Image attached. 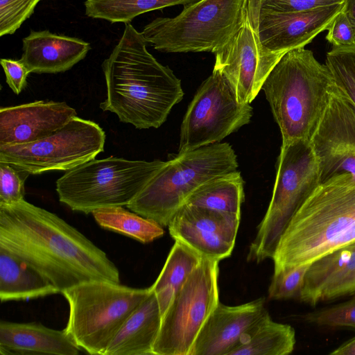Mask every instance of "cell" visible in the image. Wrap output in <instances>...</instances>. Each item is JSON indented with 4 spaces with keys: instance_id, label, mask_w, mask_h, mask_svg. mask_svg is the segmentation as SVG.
<instances>
[{
    "instance_id": "cell-1",
    "label": "cell",
    "mask_w": 355,
    "mask_h": 355,
    "mask_svg": "<svg viewBox=\"0 0 355 355\" xmlns=\"http://www.w3.org/2000/svg\"><path fill=\"white\" fill-rule=\"evenodd\" d=\"M0 248L61 293L89 281L120 283L119 271L105 252L58 215L24 199L0 205Z\"/></svg>"
},
{
    "instance_id": "cell-2",
    "label": "cell",
    "mask_w": 355,
    "mask_h": 355,
    "mask_svg": "<svg viewBox=\"0 0 355 355\" xmlns=\"http://www.w3.org/2000/svg\"><path fill=\"white\" fill-rule=\"evenodd\" d=\"M147 44L141 33L125 24L102 64L107 96L100 108L137 129L160 127L184 96L181 80L148 51Z\"/></svg>"
},
{
    "instance_id": "cell-3",
    "label": "cell",
    "mask_w": 355,
    "mask_h": 355,
    "mask_svg": "<svg viewBox=\"0 0 355 355\" xmlns=\"http://www.w3.org/2000/svg\"><path fill=\"white\" fill-rule=\"evenodd\" d=\"M355 241V177L320 182L296 211L272 258L274 270L311 264Z\"/></svg>"
},
{
    "instance_id": "cell-4",
    "label": "cell",
    "mask_w": 355,
    "mask_h": 355,
    "mask_svg": "<svg viewBox=\"0 0 355 355\" xmlns=\"http://www.w3.org/2000/svg\"><path fill=\"white\" fill-rule=\"evenodd\" d=\"M334 86L329 68L311 50L295 49L280 58L261 90L279 128L282 145L311 141Z\"/></svg>"
},
{
    "instance_id": "cell-5",
    "label": "cell",
    "mask_w": 355,
    "mask_h": 355,
    "mask_svg": "<svg viewBox=\"0 0 355 355\" xmlns=\"http://www.w3.org/2000/svg\"><path fill=\"white\" fill-rule=\"evenodd\" d=\"M237 156L228 143L217 142L179 154L165 162L126 207L167 227L189 196L205 182L235 171Z\"/></svg>"
},
{
    "instance_id": "cell-6",
    "label": "cell",
    "mask_w": 355,
    "mask_h": 355,
    "mask_svg": "<svg viewBox=\"0 0 355 355\" xmlns=\"http://www.w3.org/2000/svg\"><path fill=\"white\" fill-rule=\"evenodd\" d=\"M155 159H93L70 170L56 181L59 200L85 214L104 207L127 206L164 166Z\"/></svg>"
},
{
    "instance_id": "cell-7",
    "label": "cell",
    "mask_w": 355,
    "mask_h": 355,
    "mask_svg": "<svg viewBox=\"0 0 355 355\" xmlns=\"http://www.w3.org/2000/svg\"><path fill=\"white\" fill-rule=\"evenodd\" d=\"M152 291V286L132 288L103 280L77 284L62 293L69 306L64 329L81 349L104 355L123 323Z\"/></svg>"
},
{
    "instance_id": "cell-8",
    "label": "cell",
    "mask_w": 355,
    "mask_h": 355,
    "mask_svg": "<svg viewBox=\"0 0 355 355\" xmlns=\"http://www.w3.org/2000/svg\"><path fill=\"white\" fill-rule=\"evenodd\" d=\"M248 0H200L174 17H157L141 32L146 42L166 53H215L243 24Z\"/></svg>"
},
{
    "instance_id": "cell-9",
    "label": "cell",
    "mask_w": 355,
    "mask_h": 355,
    "mask_svg": "<svg viewBox=\"0 0 355 355\" xmlns=\"http://www.w3.org/2000/svg\"><path fill=\"white\" fill-rule=\"evenodd\" d=\"M272 198L249 247L247 259H272L293 216L320 183L318 159L309 141L282 145Z\"/></svg>"
},
{
    "instance_id": "cell-10",
    "label": "cell",
    "mask_w": 355,
    "mask_h": 355,
    "mask_svg": "<svg viewBox=\"0 0 355 355\" xmlns=\"http://www.w3.org/2000/svg\"><path fill=\"white\" fill-rule=\"evenodd\" d=\"M220 261L202 257L162 318L153 355H190L196 337L219 301Z\"/></svg>"
},
{
    "instance_id": "cell-11",
    "label": "cell",
    "mask_w": 355,
    "mask_h": 355,
    "mask_svg": "<svg viewBox=\"0 0 355 355\" xmlns=\"http://www.w3.org/2000/svg\"><path fill=\"white\" fill-rule=\"evenodd\" d=\"M252 115L250 104L239 103L225 77L213 69L183 117L178 153L220 142L249 123Z\"/></svg>"
},
{
    "instance_id": "cell-12",
    "label": "cell",
    "mask_w": 355,
    "mask_h": 355,
    "mask_svg": "<svg viewBox=\"0 0 355 355\" xmlns=\"http://www.w3.org/2000/svg\"><path fill=\"white\" fill-rule=\"evenodd\" d=\"M105 132L96 123L76 116L49 135L33 142L0 146V162L31 174L68 171L103 152Z\"/></svg>"
},
{
    "instance_id": "cell-13",
    "label": "cell",
    "mask_w": 355,
    "mask_h": 355,
    "mask_svg": "<svg viewBox=\"0 0 355 355\" xmlns=\"http://www.w3.org/2000/svg\"><path fill=\"white\" fill-rule=\"evenodd\" d=\"M259 0H248L243 24L215 55L214 69L230 84L238 101L250 103L267 76L285 54L271 51L261 44L257 31Z\"/></svg>"
},
{
    "instance_id": "cell-14",
    "label": "cell",
    "mask_w": 355,
    "mask_h": 355,
    "mask_svg": "<svg viewBox=\"0 0 355 355\" xmlns=\"http://www.w3.org/2000/svg\"><path fill=\"white\" fill-rule=\"evenodd\" d=\"M310 143L320 182L343 173L355 177V105L336 84Z\"/></svg>"
},
{
    "instance_id": "cell-15",
    "label": "cell",
    "mask_w": 355,
    "mask_h": 355,
    "mask_svg": "<svg viewBox=\"0 0 355 355\" xmlns=\"http://www.w3.org/2000/svg\"><path fill=\"white\" fill-rule=\"evenodd\" d=\"M241 216L191 205H183L168 228L175 241L190 247L202 257L220 261L234 249Z\"/></svg>"
},
{
    "instance_id": "cell-16",
    "label": "cell",
    "mask_w": 355,
    "mask_h": 355,
    "mask_svg": "<svg viewBox=\"0 0 355 355\" xmlns=\"http://www.w3.org/2000/svg\"><path fill=\"white\" fill-rule=\"evenodd\" d=\"M344 3L305 12H276L261 9L257 16V31L263 46L268 50L286 53L305 47L317 35L327 30Z\"/></svg>"
},
{
    "instance_id": "cell-17",
    "label": "cell",
    "mask_w": 355,
    "mask_h": 355,
    "mask_svg": "<svg viewBox=\"0 0 355 355\" xmlns=\"http://www.w3.org/2000/svg\"><path fill=\"white\" fill-rule=\"evenodd\" d=\"M263 297L236 306L220 302L204 323L190 355H230L268 313Z\"/></svg>"
},
{
    "instance_id": "cell-18",
    "label": "cell",
    "mask_w": 355,
    "mask_h": 355,
    "mask_svg": "<svg viewBox=\"0 0 355 355\" xmlns=\"http://www.w3.org/2000/svg\"><path fill=\"white\" fill-rule=\"evenodd\" d=\"M78 116L65 102L37 101L0 109V146L35 141Z\"/></svg>"
},
{
    "instance_id": "cell-19",
    "label": "cell",
    "mask_w": 355,
    "mask_h": 355,
    "mask_svg": "<svg viewBox=\"0 0 355 355\" xmlns=\"http://www.w3.org/2000/svg\"><path fill=\"white\" fill-rule=\"evenodd\" d=\"M19 60L30 73H57L66 71L84 59L89 43L49 31H31L22 40Z\"/></svg>"
},
{
    "instance_id": "cell-20",
    "label": "cell",
    "mask_w": 355,
    "mask_h": 355,
    "mask_svg": "<svg viewBox=\"0 0 355 355\" xmlns=\"http://www.w3.org/2000/svg\"><path fill=\"white\" fill-rule=\"evenodd\" d=\"M80 350L65 329L57 330L37 322H0L1 355H77Z\"/></svg>"
},
{
    "instance_id": "cell-21",
    "label": "cell",
    "mask_w": 355,
    "mask_h": 355,
    "mask_svg": "<svg viewBox=\"0 0 355 355\" xmlns=\"http://www.w3.org/2000/svg\"><path fill=\"white\" fill-rule=\"evenodd\" d=\"M161 323V311L153 290L123 323L104 355L153 354Z\"/></svg>"
},
{
    "instance_id": "cell-22",
    "label": "cell",
    "mask_w": 355,
    "mask_h": 355,
    "mask_svg": "<svg viewBox=\"0 0 355 355\" xmlns=\"http://www.w3.org/2000/svg\"><path fill=\"white\" fill-rule=\"evenodd\" d=\"M58 288L23 260L0 248V300H26L59 293Z\"/></svg>"
},
{
    "instance_id": "cell-23",
    "label": "cell",
    "mask_w": 355,
    "mask_h": 355,
    "mask_svg": "<svg viewBox=\"0 0 355 355\" xmlns=\"http://www.w3.org/2000/svg\"><path fill=\"white\" fill-rule=\"evenodd\" d=\"M355 270V241L310 264L299 299L312 306L322 291Z\"/></svg>"
},
{
    "instance_id": "cell-24",
    "label": "cell",
    "mask_w": 355,
    "mask_h": 355,
    "mask_svg": "<svg viewBox=\"0 0 355 355\" xmlns=\"http://www.w3.org/2000/svg\"><path fill=\"white\" fill-rule=\"evenodd\" d=\"M202 259L198 252L181 241H175L159 276L152 285L162 318Z\"/></svg>"
},
{
    "instance_id": "cell-25",
    "label": "cell",
    "mask_w": 355,
    "mask_h": 355,
    "mask_svg": "<svg viewBox=\"0 0 355 355\" xmlns=\"http://www.w3.org/2000/svg\"><path fill=\"white\" fill-rule=\"evenodd\" d=\"M241 174L236 170L205 182L184 204L241 216L245 198Z\"/></svg>"
},
{
    "instance_id": "cell-26",
    "label": "cell",
    "mask_w": 355,
    "mask_h": 355,
    "mask_svg": "<svg viewBox=\"0 0 355 355\" xmlns=\"http://www.w3.org/2000/svg\"><path fill=\"white\" fill-rule=\"evenodd\" d=\"M295 342L293 327L273 321L268 313L230 355H286L293 351Z\"/></svg>"
},
{
    "instance_id": "cell-27",
    "label": "cell",
    "mask_w": 355,
    "mask_h": 355,
    "mask_svg": "<svg viewBox=\"0 0 355 355\" xmlns=\"http://www.w3.org/2000/svg\"><path fill=\"white\" fill-rule=\"evenodd\" d=\"M103 228L113 231L143 243H148L164 234L163 227L155 221L131 212L123 207H109L92 212Z\"/></svg>"
},
{
    "instance_id": "cell-28",
    "label": "cell",
    "mask_w": 355,
    "mask_h": 355,
    "mask_svg": "<svg viewBox=\"0 0 355 355\" xmlns=\"http://www.w3.org/2000/svg\"><path fill=\"white\" fill-rule=\"evenodd\" d=\"M200 0H85V15L111 23L129 24L143 13L166 7L187 5Z\"/></svg>"
},
{
    "instance_id": "cell-29",
    "label": "cell",
    "mask_w": 355,
    "mask_h": 355,
    "mask_svg": "<svg viewBox=\"0 0 355 355\" xmlns=\"http://www.w3.org/2000/svg\"><path fill=\"white\" fill-rule=\"evenodd\" d=\"M325 64L334 83L355 105V44L332 47L327 52Z\"/></svg>"
},
{
    "instance_id": "cell-30",
    "label": "cell",
    "mask_w": 355,
    "mask_h": 355,
    "mask_svg": "<svg viewBox=\"0 0 355 355\" xmlns=\"http://www.w3.org/2000/svg\"><path fill=\"white\" fill-rule=\"evenodd\" d=\"M310 264L286 267L274 270L268 288V298H299Z\"/></svg>"
},
{
    "instance_id": "cell-31",
    "label": "cell",
    "mask_w": 355,
    "mask_h": 355,
    "mask_svg": "<svg viewBox=\"0 0 355 355\" xmlns=\"http://www.w3.org/2000/svg\"><path fill=\"white\" fill-rule=\"evenodd\" d=\"M300 318L306 322L318 326L355 329V295L347 302L308 312Z\"/></svg>"
},
{
    "instance_id": "cell-32",
    "label": "cell",
    "mask_w": 355,
    "mask_h": 355,
    "mask_svg": "<svg viewBox=\"0 0 355 355\" xmlns=\"http://www.w3.org/2000/svg\"><path fill=\"white\" fill-rule=\"evenodd\" d=\"M31 175L12 164L0 162V205H10L24 200V184Z\"/></svg>"
},
{
    "instance_id": "cell-33",
    "label": "cell",
    "mask_w": 355,
    "mask_h": 355,
    "mask_svg": "<svg viewBox=\"0 0 355 355\" xmlns=\"http://www.w3.org/2000/svg\"><path fill=\"white\" fill-rule=\"evenodd\" d=\"M41 0H0V36L13 34Z\"/></svg>"
},
{
    "instance_id": "cell-34",
    "label": "cell",
    "mask_w": 355,
    "mask_h": 355,
    "mask_svg": "<svg viewBox=\"0 0 355 355\" xmlns=\"http://www.w3.org/2000/svg\"><path fill=\"white\" fill-rule=\"evenodd\" d=\"M261 9L284 12H305L342 4L345 0H259Z\"/></svg>"
},
{
    "instance_id": "cell-35",
    "label": "cell",
    "mask_w": 355,
    "mask_h": 355,
    "mask_svg": "<svg viewBox=\"0 0 355 355\" xmlns=\"http://www.w3.org/2000/svg\"><path fill=\"white\" fill-rule=\"evenodd\" d=\"M327 31L325 38L333 47L355 44V28L344 8L334 19Z\"/></svg>"
},
{
    "instance_id": "cell-36",
    "label": "cell",
    "mask_w": 355,
    "mask_h": 355,
    "mask_svg": "<svg viewBox=\"0 0 355 355\" xmlns=\"http://www.w3.org/2000/svg\"><path fill=\"white\" fill-rule=\"evenodd\" d=\"M1 64L9 87L15 94H19L27 85L26 79L30 72L19 60L2 58Z\"/></svg>"
},
{
    "instance_id": "cell-37",
    "label": "cell",
    "mask_w": 355,
    "mask_h": 355,
    "mask_svg": "<svg viewBox=\"0 0 355 355\" xmlns=\"http://www.w3.org/2000/svg\"><path fill=\"white\" fill-rule=\"evenodd\" d=\"M354 293L355 270L324 289L318 297V302L329 300Z\"/></svg>"
},
{
    "instance_id": "cell-38",
    "label": "cell",
    "mask_w": 355,
    "mask_h": 355,
    "mask_svg": "<svg viewBox=\"0 0 355 355\" xmlns=\"http://www.w3.org/2000/svg\"><path fill=\"white\" fill-rule=\"evenodd\" d=\"M331 355H355V337L329 353Z\"/></svg>"
},
{
    "instance_id": "cell-39",
    "label": "cell",
    "mask_w": 355,
    "mask_h": 355,
    "mask_svg": "<svg viewBox=\"0 0 355 355\" xmlns=\"http://www.w3.org/2000/svg\"><path fill=\"white\" fill-rule=\"evenodd\" d=\"M344 10L355 28V0H345Z\"/></svg>"
}]
</instances>
